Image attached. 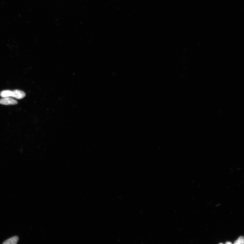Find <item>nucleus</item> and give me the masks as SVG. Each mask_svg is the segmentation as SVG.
Returning <instances> with one entry per match:
<instances>
[{
	"label": "nucleus",
	"instance_id": "nucleus-1",
	"mask_svg": "<svg viewBox=\"0 0 244 244\" xmlns=\"http://www.w3.org/2000/svg\"><path fill=\"white\" fill-rule=\"evenodd\" d=\"M18 102L15 99L11 97H2L0 99V104L4 105H15Z\"/></svg>",
	"mask_w": 244,
	"mask_h": 244
},
{
	"label": "nucleus",
	"instance_id": "nucleus-2",
	"mask_svg": "<svg viewBox=\"0 0 244 244\" xmlns=\"http://www.w3.org/2000/svg\"><path fill=\"white\" fill-rule=\"evenodd\" d=\"M25 96V94L24 92L20 90H15L13 91L12 97L15 98L17 99H20L24 98Z\"/></svg>",
	"mask_w": 244,
	"mask_h": 244
},
{
	"label": "nucleus",
	"instance_id": "nucleus-3",
	"mask_svg": "<svg viewBox=\"0 0 244 244\" xmlns=\"http://www.w3.org/2000/svg\"><path fill=\"white\" fill-rule=\"evenodd\" d=\"M18 237L17 236H14L9 238L4 241L3 243L4 244H16L18 242Z\"/></svg>",
	"mask_w": 244,
	"mask_h": 244
},
{
	"label": "nucleus",
	"instance_id": "nucleus-4",
	"mask_svg": "<svg viewBox=\"0 0 244 244\" xmlns=\"http://www.w3.org/2000/svg\"><path fill=\"white\" fill-rule=\"evenodd\" d=\"M13 91L11 90H6L0 92V96L1 97H12Z\"/></svg>",
	"mask_w": 244,
	"mask_h": 244
},
{
	"label": "nucleus",
	"instance_id": "nucleus-5",
	"mask_svg": "<svg viewBox=\"0 0 244 244\" xmlns=\"http://www.w3.org/2000/svg\"><path fill=\"white\" fill-rule=\"evenodd\" d=\"M235 244H244V237L243 236H240L237 240L234 243Z\"/></svg>",
	"mask_w": 244,
	"mask_h": 244
},
{
	"label": "nucleus",
	"instance_id": "nucleus-6",
	"mask_svg": "<svg viewBox=\"0 0 244 244\" xmlns=\"http://www.w3.org/2000/svg\"><path fill=\"white\" fill-rule=\"evenodd\" d=\"M226 244H232V243H231V242H227L226 243Z\"/></svg>",
	"mask_w": 244,
	"mask_h": 244
}]
</instances>
